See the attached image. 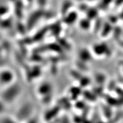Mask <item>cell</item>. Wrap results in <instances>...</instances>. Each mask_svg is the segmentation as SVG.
Returning a JSON list of instances; mask_svg holds the SVG:
<instances>
[{"mask_svg": "<svg viewBox=\"0 0 123 123\" xmlns=\"http://www.w3.org/2000/svg\"><path fill=\"white\" fill-rule=\"evenodd\" d=\"M9 1H10V2H13V3H14L15 1H17V0H8Z\"/></svg>", "mask_w": 123, "mask_h": 123, "instance_id": "obj_6", "label": "cell"}, {"mask_svg": "<svg viewBox=\"0 0 123 123\" xmlns=\"http://www.w3.org/2000/svg\"><path fill=\"white\" fill-rule=\"evenodd\" d=\"M25 1H26L28 4H31V3L33 2V1H34V0H25Z\"/></svg>", "mask_w": 123, "mask_h": 123, "instance_id": "obj_5", "label": "cell"}, {"mask_svg": "<svg viewBox=\"0 0 123 123\" xmlns=\"http://www.w3.org/2000/svg\"><path fill=\"white\" fill-rule=\"evenodd\" d=\"M14 10L15 14L18 16L22 14L24 10V4L22 0H17L14 2Z\"/></svg>", "mask_w": 123, "mask_h": 123, "instance_id": "obj_2", "label": "cell"}, {"mask_svg": "<svg viewBox=\"0 0 123 123\" xmlns=\"http://www.w3.org/2000/svg\"><path fill=\"white\" fill-rule=\"evenodd\" d=\"M9 7L6 5L0 4V16L7 14L9 11Z\"/></svg>", "mask_w": 123, "mask_h": 123, "instance_id": "obj_3", "label": "cell"}, {"mask_svg": "<svg viewBox=\"0 0 123 123\" xmlns=\"http://www.w3.org/2000/svg\"><path fill=\"white\" fill-rule=\"evenodd\" d=\"M72 6V2L70 0H63L61 4V13L63 16L68 13Z\"/></svg>", "mask_w": 123, "mask_h": 123, "instance_id": "obj_1", "label": "cell"}, {"mask_svg": "<svg viewBox=\"0 0 123 123\" xmlns=\"http://www.w3.org/2000/svg\"><path fill=\"white\" fill-rule=\"evenodd\" d=\"M37 1L38 5L41 8H44L47 4V0H36Z\"/></svg>", "mask_w": 123, "mask_h": 123, "instance_id": "obj_4", "label": "cell"}]
</instances>
